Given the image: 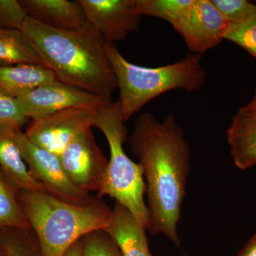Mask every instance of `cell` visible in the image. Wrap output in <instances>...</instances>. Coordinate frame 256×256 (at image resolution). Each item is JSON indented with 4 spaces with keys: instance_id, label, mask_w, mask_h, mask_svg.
<instances>
[{
    "instance_id": "1",
    "label": "cell",
    "mask_w": 256,
    "mask_h": 256,
    "mask_svg": "<svg viewBox=\"0 0 256 256\" xmlns=\"http://www.w3.org/2000/svg\"><path fill=\"white\" fill-rule=\"evenodd\" d=\"M129 146L146 182L149 232L162 234L180 246L178 227L191 158L182 128L172 114L161 122L150 114H141L130 136Z\"/></svg>"
},
{
    "instance_id": "2",
    "label": "cell",
    "mask_w": 256,
    "mask_h": 256,
    "mask_svg": "<svg viewBox=\"0 0 256 256\" xmlns=\"http://www.w3.org/2000/svg\"><path fill=\"white\" fill-rule=\"evenodd\" d=\"M21 31L56 80L112 100L117 79L105 42L90 26L76 31L55 30L26 16Z\"/></svg>"
},
{
    "instance_id": "3",
    "label": "cell",
    "mask_w": 256,
    "mask_h": 256,
    "mask_svg": "<svg viewBox=\"0 0 256 256\" xmlns=\"http://www.w3.org/2000/svg\"><path fill=\"white\" fill-rule=\"evenodd\" d=\"M18 201L36 236L41 256H64L88 234L104 230L112 210L101 198L80 206L46 192L21 190Z\"/></svg>"
},
{
    "instance_id": "4",
    "label": "cell",
    "mask_w": 256,
    "mask_h": 256,
    "mask_svg": "<svg viewBox=\"0 0 256 256\" xmlns=\"http://www.w3.org/2000/svg\"><path fill=\"white\" fill-rule=\"evenodd\" d=\"M118 82V101L124 122L150 101L170 90H200L206 82V72L201 55L192 54L162 66H140L128 62L114 44H105Z\"/></svg>"
},
{
    "instance_id": "5",
    "label": "cell",
    "mask_w": 256,
    "mask_h": 256,
    "mask_svg": "<svg viewBox=\"0 0 256 256\" xmlns=\"http://www.w3.org/2000/svg\"><path fill=\"white\" fill-rule=\"evenodd\" d=\"M118 101L96 110L92 127L104 133L110 148V160L101 181L98 198L109 196L122 205L146 230L150 228V217L144 202L146 182L142 170L126 154L124 148L128 130Z\"/></svg>"
},
{
    "instance_id": "6",
    "label": "cell",
    "mask_w": 256,
    "mask_h": 256,
    "mask_svg": "<svg viewBox=\"0 0 256 256\" xmlns=\"http://www.w3.org/2000/svg\"><path fill=\"white\" fill-rule=\"evenodd\" d=\"M14 138L32 176L44 186L48 194L80 206L92 201L89 194L79 190L69 180L58 156L34 144L21 130H14Z\"/></svg>"
},
{
    "instance_id": "7",
    "label": "cell",
    "mask_w": 256,
    "mask_h": 256,
    "mask_svg": "<svg viewBox=\"0 0 256 256\" xmlns=\"http://www.w3.org/2000/svg\"><path fill=\"white\" fill-rule=\"evenodd\" d=\"M18 100L24 114L32 120L68 109L97 110L112 102L58 80L37 87Z\"/></svg>"
},
{
    "instance_id": "8",
    "label": "cell",
    "mask_w": 256,
    "mask_h": 256,
    "mask_svg": "<svg viewBox=\"0 0 256 256\" xmlns=\"http://www.w3.org/2000/svg\"><path fill=\"white\" fill-rule=\"evenodd\" d=\"M96 110L68 109L32 120L25 136L35 146L60 156L77 136L92 128Z\"/></svg>"
},
{
    "instance_id": "9",
    "label": "cell",
    "mask_w": 256,
    "mask_h": 256,
    "mask_svg": "<svg viewBox=\"0 0 256 256\" xmlns=\"http://www.w3.org/2000/svg\"><path fill=\"white\" fill-rule=\"evenodd\" d=\"M58 158L77 188L88 194L99 191L108 162L98 146L92 128L77 136Z\"/></svg>"
},
{
    "instance_id": "10",
    "label": "cell",
    "mask_w": 256,
    "mask_h": 256,
    "mask_svg": "<svg viewBox=\"0 0 256 256\" xmlns=\"http://www.w3.org/2000/svg\"><path fill=\"white\" fill-rule=\"evenodd\" d=\"M88 24L105 43L126 40L139 30L142 16L136 0H78Z\"/></svg>"
},
{
    "instance_id": "11",
    "label": "cell",
    "mask_w": 256,
    "mask_h": 256,
    "mask_svg": "<svg viewBox=\"0 0 256 256\" xmlns=\"http://www.w3.org/2000/svg\"><path fill=\"white\" fill-rule=\"evenodd\" d=\"M230 25L210 0H194L185 18L174 28L192 54L202 55L220 44Z\"/></svg>"
},
{
    "instance_id": "12",
    "label": "cell",
    "mask_w": 256,
    "mask_h": 256,
    "mask_svg": "<svg viewBox=\"0 0 256 256\" xmlns=\"http://www.w3.org/2000/svg\"><path fill=\"white\" fill-rule=\"evenodd\" d=\"M20 2L26 16L48 28L76 31L89 26L78 0H20Z\"/></svg>"
},
{
    "instance_id": "13",
    "label": "cell",
    "mask_w": 256,
    "mask_h": 256,
    "mask_svg": "<svg viewBox=\"0 0 256 256\" xmlns=\"http://www.w3.org/2000/svg\"><path fill=\"white\" fill-rule=\"evenodd\" d=\"M118 247L122 256H152L150 252L146 229L134 216L114 203L108 225L105 229Z\"/></svg>"
},
{
    "instance_id": "14",
    "label": "cell",
    "mask_w": 256,
    "mask_h": 256,
    "mask_svg": "<svg viewBox=\"0 0 256 256\" xmlns=\"http://www.w3.org/2000/svg\"><path fill=\"white\" fill-rule=\"evenodd\" d=\"M227 142L234 164L246 170L256 164V109L247 105L233 117L227 130Z\"/></svg>"
},
{
    "instance_id": "15",
    "label": "cell",
    "mask_w": 256,
    "mask_h": 256,
    "mask_svg": "<svg viewBox=\"0 0 256 256\" xmlns=\"http://www.w3.org/2000/svg\"><path fill=\"white\" fill-rule=\"evenodd\" d=\"M14 130L0 127V171L11 188L21 190L47 192L42 184L32 176L21 151L15 142Z\"/></svg>"
},
{
    "instance_id": "16",
    "label": "cell",
    "mask_w": 256,
    "mask_h": 256,
    "mask_svg": "<svg viewBox=\"0 0 256 256\" xmlns=\"http://www.w3.org/2000/svg\"><path fill=\"white\" fill-rule=\"evenodd\" d=\"M55 80L53 72L40 64H18L0 66V90L16 99Z\"/></svg>"
},
{
    "instance_id": "17",
    "label": "cell",
    "mask_w": 256,
    "mask_h": 256,
    "mask_svg": "<svg viewBox=\"0 0 256 256\" xmlns=\"http://www.w3.org/2000/svg\"><path fill=\"white\" fill-rule=\"evenodd\" d=\"M18 64L44 66L36 48L21 30L0 28V66Z\"/></svg>"
},
{
    "instance_id": "18",
    "label": "cell",
    "mask_w": 256,
    "mask_h": 256,
    "mask_svg": "<svg viewBox=\"0 0 256 256\" xmlns=\"http://www.w3.org/2000/svg\"><path fill=\"white\" fill-rule=\"evenodd\" d=\"M194 0H136L141 16L162 18L175 28L191 9Z\"/></svg>"
},
{
    "instance_id": "19",
    "label": "cell",
    "mask_w": 256,
    "mask_h": 256,
    "mask_svg": "<svg viewBox=\"0 0 256 256\" xmlns=\"http://www.w3.org/2000/svg\"><path fill=\"white\" fill-rule=\"evenodd\" d=\"M10 228L30 229L16 192L11 188L0 171V232Z\"/></svg>"
},
{
    "instance_id": "20",
    "label": "cell",
    "mask_w": 256,
    "mask_h": 256,
    "mask_svg": "<svg viewBox=\"0 0 256 256\" xmlns=\"http://www.w3.org/2000/svg\"><path fill=\"white\" fill-rule=\"evenodd\" d=\"M0 244L6 256H41L32 228H10L0 232Z\"/></svg>"
},
{
    "instance_id": "21",
    "label": "cell",
    "mask_w": 256,
    "mask_h": 256,
    "mask_svg": "<svg viewBox=\"0 0 256 256\" xmlns=\"http://www.w3.org/2000/svg\"><path fill=\"white\" fill-rule=\"evenodd\" d=\"M232 25L246 22L256 15V4L246 0H210Z\"/></svg>"
},
{
    "instance_id": "22",
    "label": "cell",
    "mask_w": 256,
    "mask_h": 256,
    "mask_svg": "<svg viewBox=\"0 0 256 256\" xmlns=\"http://www.w3.org/2000/svg\"><path fill=\"white\" fill-rule=\"evenodd\" d=\"M82 256H122L118 246L105 230L88 234L82 239Z\"/></svg>"
},
{
    "instance_id": "23",
    "label": "cell",
    "mask_w": 256,
    "mask_h": 256,
    "mask_svg": "<svg viewBox=\"0 0 256 256\" xmlns=\"http://www.w3.org/2000/svg\"><path fill=\"white\" fill-rule=\"evenodd\" d=\"M28 120L22 110L18 99L0 90V127L21 130Z\"/></svg>"
},
{
    "instance_id": "24",
    "label": "cell",
    "mask_w": 256,
    "mask_h": 256,
    "mask_svg": "<svg viewBox=\"0 0 256 256\" xmlns=\"http://www.w3.org/2000/svg\"><path fill=\"white\" fill-rule=\"evenodd\" d=\"M224 40L234 42L256 58V15L246 22L230 25Z\"/></svg>"
},
{
    "instance_id": "25",
    "label": "cell",
    "mask_w": 256,
    "mask_h": 256,
    "mask_svg": "<svg viewBox=\"0 0 256 256\" xmlns=\"http://www.w3.org/2000/svg\"><path fill=\"white\" fill-rule=\"evenodd\" d=\"M26 14L18 0H0V28L21 30Z\"/></svg>"
},
{
    "instance_id": "26",
    "label": "cell",
    "mask_w": 256,
    "mask_h": 256,
    "mask_svg": "<svg viewBox=\"0 0 256 256\" xmlns=\"http://www.w3.org/2000/svg\"><path fill=\"white\" fill-rule=\"evenodd\" d=\"M237 256H256V234L246 242Z\"/></svg>"
},
{
    "instance_id": "27",
    "label": "cell",
    "mask_w": 256,
    "mask_h": 256,
    "mask_svg": "<svg viewBox=\"0 0 256 256\" xmlns=\"http://www.w3.org/2000/svg\"><path fill=\"white\" fill-rule=\"evenodd\" d=\"M64 256H82V240L76 242Z\"/></svg>"
},
{
    "instance_id": "28",
    "label": "cell",
    "mask_w": 256,
    "mask_h": 256,
    "mask_svg": "<svg viewBox=\"0 0 256 256\" xmlns=\"http://www.w3.org/2000/svg\"><path fill=\"white\" fill-rule=\"evenodd\" d=\"M248 105L252 106V107L256 109V94L255 98H254V100H252V102L248 104Z\"/></svg>"
},
{
    "instance_id": "29",
    "label": "cell",
    "mask_w": 256,
    "mask_h": 256,
    "mask_svg": "<svg viewBox=\"0 0 256 256\" xmlns=\"http://www.w3.org/2000/svg\"><path fill=\"white\" fill-rule=\"evenodd\" d=\"M0 256H6V254H5L4 248L2 246L1 244H0Z\"/></svg>"
},
{
    "instance_id": "30",
    "label": "cell",
    "mask_w": 256,
    "mask_h": 256,
    "mask_svg": "<svg viewBox=\"0 0 256 256\" xmlns=\"http://www.w3.org/2000/svg\"></svg>"
}]
</instances>
